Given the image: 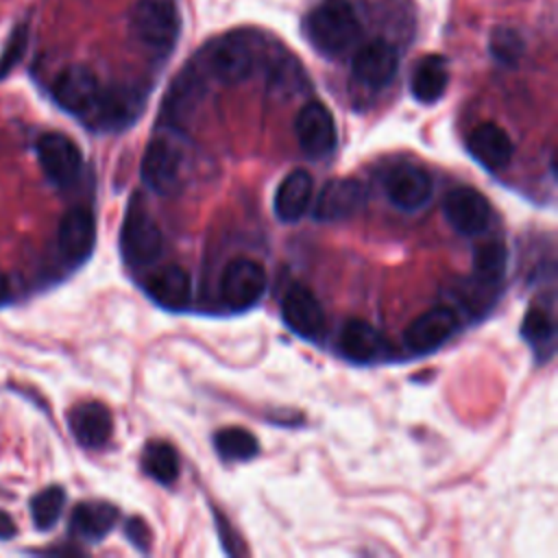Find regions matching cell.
Here are the masks:
<instances>
[{"instance_id":"obj_1","label":"cell","mask_w":558,"mask_h":558,"mask_svg":"<svg viewBox=\"0 0 558 558\" xmlns=\"http://www.w3.org/2000/svg\"><path fill=\"white\" fill-rule=\"evenodd\" d=\"M360 31V20L349 0H323L305 17L310 44L327 57L349 50L357 41Z\"/></svg>"},{"instance_id":"obj_2","label":"cell","mask_w":558,"mask_h":558,"mask_svg":"<svg viewBox=\"0 0 558 558\" xmlns=\"http://www.w3.org/2000/svg\"><path fill=\"white\" fill-rule=\"evenodd\" d=\"M131 33L148 50H172L181 33L177 0H137L131 11Z\"/></svg>"},{"instance_id":"obj_3","label":"cell","mask_w":558,"mask_h":558,"mask_svg":"<svg viewBox=\"0 0 558 558\" xmlns=\"http://www.w3.org/2000/svg\"><path fill=\"white\" fill-rule=\"evenodd\" d=\"M120 248L131 266H146L161 257L163 235L155 218L142 207L131 205L120 233Z\"/></svg>"},{"instance_id":"obj_4","label":"cell","mask_w":558,"mask_h":558,"mask_svg":"<svg viewBox=\"0 0 558 558\" xmlns=\"http://www.w3.org/2000/svg\"><path fill=\"white\" fill-rule=\"evenodd\" d=\"M37 159L44 174L59 187L72 185L83 168L81 148L59 131H48L37 140Z\"/></svg>"},{"instance_id":"obj_5","label":"cell","mask_w":558,"mask_h":558,"mask_svg":"<svg viewBox=\"0 0 558 558\" xmlns=\"http://www.w3.org/2000/svg\"><path fill=\"white\" fill-rule=\"evenodd\" d=\"M140 172L155 194H172L181 183L183 150L168 137H155L144 150Z\"/></svg>"},{"instance_id":"obj_6","label":"cell","mask_w":558,"mask_h":558,"mask_svg":"<svg viewBox=\"0 0 558 558\" xmlns=\"http://www.w3.org/2000/svg\"><path fill=\"white\" fill-rule=\"evenodd\" d=\"M266 290V270L259 262L235 257L227 264L220 277V296L231 310L255 305Z\"/></svg>"},{"instance_id":"obj_7","label":"cell","mask_w":558,"mask_h":558,"mask_svg":"<svg viewBox=\"0 0 558 558\" xmlns=\"http://www.w3.org/2000/svg\"><path fill=\"white\" fill-rule=\"evenodd\" d=\"M294 133L301 150L312 159H323L336 148V122L323 102L312 100L299 109L294 118Z\"/></svg>"},{"instance_id":"obj_8","label":"cell","mask_w":558,"mask_h":558,"mask_svg":"<svg viewBox=\"0 0 558 558\" xmlns=\"http://www.w3.org/2000/svg\"><path fill=\"white\" fill-rule=\"evenodd\" d=\"M100 94L96 74L85 65H68L52 83V98L72 116L92 113Z\"/></svg>"},{"instance_id":"obj_9","label":"cell","mask_w":558,"mask_h":558,"mask_svg":"<svg viewBox=\"0 0 558 558\" xmlns=\"http://www.w3.org/2000/svg\"><path fill=\"white\" fill-rule=\"evenodd\" d=\"M366 203V190L357 179H331L327 181L316 201L312 216L318 222H338L355 216Z\"/></svg>"},{"instance_id":"obj_10","label":"cell","mask_w":558,"mask_h":558,"mask_svg":"<svg viewBox=\"0 0 558 558\" xmlns=\"http://www.w3.org/2000/svg\"><path fill=\"white\" fill-rule=\"evenodd\" d=\"M399 70V52L395 46H390L384 39H371L366 41L351 61V72L357 83L381 89L386 87Z\"/></svg>"},{"instance_id":"obj_11","label":"cell","mask_w":558,"mask_h":558,"mask_svg":"<svg viewBox=\"0 0 558 558\" xmlns=\"http://www.w3.org/2000/svg\"><path fill=\"white\" fill-rule=\"evenodd\" d=\"M442 211L449 225L462 235H477L486 231L490 220L488 201L473 187L460 185L447 192L442 201Z\"/></svg>"},{"instance_id":"obj_12","label":"cell","mask_w":558,"mask_h":558,"mask_svg":"<svg viewBox=\"0 0 558 558\" xmlns=\"http://www.w3.org/2000/svg\"><path fill=\"white\" fill-rule=\"evenodd\" d=\"M283 323L301 338L314 340L325 331V312L307 286L294 283L281 299Z\"/></svg>"},{"instance_id":"obj_13","label":"cell","mask_w":558,"mask_h":558,"mask_svg":"<svg viewBox=\"0 0 558 558\" xmlns=\"http://www.w3.org/2000/svg\"><path fill=\"white\" fill-rule=\"evenodd\" d=\"M458 329V314L449 305H436L416 316L405 329V344L416 353H427L445 344Z\"/></svg>"},{"instance_id":"obj_14","label":"cell","mask_w":558,"mask_h":558,"mask_svg":"<svg viewBox=\"0 0 558 558\" xmlns=\"http://www.w3.org/2000/svg\"><path fill=\"white\" fill-rule=\"evenodd\" d=\"M386 194L395 207L403 211H416L432 198L434 183L423 168L414 163H401L388 172Z\"/></svg>"},{"instance_id":"obj_15","label":"cell","mask_w":558,"mask_h":558,"mask_svg":"<svg viewBox=\"0 0 558 558\" xmlns=\"http://www.w3.org/2000/svg\"><path fill=\"white\" fill-rule=\"evenodd\" d=\"M96 242V220L87 207H72L63 214L57 231V244L68 262H83L89 257Z\"/></svg>"},{"instance_id":"obj_16","label":"cell","mask_w":558,"mask_h":558,"mask_svg":"<svg viewBox=\"0 0 558 558\" xmlns=\"http://www.w3.org/2000/svg\"><path fill=\"white\" fill-rule=\"evenodd\" d=\"M209 65L220 83L235 85L251 76L255 57L248 41L242 35H229L211 50Z\"/></svg>"},{"instance_id":"obj_17","label":"cell","mask_w":558,"mask_h":558,"mask_svg":"<svg viewBox=\"0 0 558 558\" xmlns=\"http://www.w3.org/2000/svg\"><path fill=\"white\" fill-rule=\"evenodd\" d=\"M469 150L484 168L501 170L510 163L514 146L499 124L482 122L469 135Z\"/></svg>"},{"instance_id":"obj_18","label":"cell","mask_w":558,"mask_h":558,"mask_svg":"<svg viewBox=\"0 0 558 558\" xmlns=\"http://www.w3.org/2000/svg\"><path fill=\"white\" fill-rule=\"evenodd\" d=\"M70 429L83 447L100 449L111 438V412L98 401L81 403L70 412Z\"/></svg>"},{"instance_id":"obj_19","label":"cell","mask_w":558,"mask_h":558,"mask_svg":"<svg viewBox=\"0 0 558 558\" xmlns=\"http://www.w3.org/2000/svg\"><path fill=\"white\" fill-rule=\"evenodd\" d=\"M314 194V181L307 170H292L283 177L275 192V216L281 222H296L310 207Z\"/></svg>"},{"instance_id":"obj_20","label":"cell","mask_w":558,"mask_h":558,"mask_svg":"<svg viewBox=\"0 0 558 558\" xmlns=\"http://www.w3.org/2000/svg\"><path fill=\"white\" fill-rule=\"evenodd\" d=\"M447 85H449V68L445 57L427 54L414 65L410 76V92L418 102L432 105L440 100Z\"/></svg>"},{"instance_id":"obj_21","label":"cell","mask_w":558,"mask_h":558,"mask_svg":"<svg viewBox=\"0 0 558 558\" xmlns=\"http://www.w3.org/2000/svg\"><path fill=\"white\" fill-rule=\"evenodd\" d=\"M338 342L342 353L353 362H373L386 351V344L379 331L362 318L347 320L340 329Z\"/></svg>"},{"instance_id":"obj_22","label":"cell","mask_w":558,"mask_h":558,"mask_svg":"<svg viewBox=\"0 0 558 558\" xmlns=\"http://www.w3.org/2000/svg\"><path fill=\"white\" fill-rule=\"evenodd\" d=\"M146 292L163 307L179 310L190 301L192 281L185 268L181 266H163L161 270L153 272L146 281Z\"/></svg>"},{"instance_id":"obj_23","label":"cell","mask_w":558,"mask_h":558,"mask_svg":"<svg viewBox=\"0 0 558 558\" xmlns=\"http://www.w3.org/2000/svg\"><path fill=\"white\" fill-rule=\"evenodd\" d=\"M118 521V508L107 501H83L70 517V530L83 541H100Z\"/></svg>"},{"instance_id":"obj_24","label":"cell","mask_w":558,"mask_h":558,"mask_svg":"<svg viewBox=\"0 0 558 558\" xmlns=\"http://www.w3.org/2000/svg\"><path fill=\"white\" fill-rule=\"evenodd\" d=\"M142 109V94L129 85H116L107 92L100 89L92 113L105 124H124Z\"/></svg>"},{"instance_id":"obj_25","label":"cell","mask_w":558,"mask_h":558,"mask_svg":"<svg viewBox=\"0 0 558 558\" xmlns=\"http://www.w3.org/2000/svg\"><path fill=\"white\" fill-rule=\"evenodd\" d=\"M508 248L501 240L482 242L473 253V272L484 283H495L506 275Z\"/></svg>"},{"instance_id":"obj_26","label":"cell","mask_w":558,"mask_h":558,"mask_svg":"<svg viewBox=\"0 0 558 558\" xmlns=\"http://www.w3.org/2000/svg\"><path fill=\"white\" fill-rule=\"evenodd\" d=\"M144 471L159 484H172L179 477V458L168 442H150L142 458Z\"/></svg>"},{"instance_id":"obj_27","label":"cell","mask_w":558,"mask_h":558,"mask_svg":"<svg viewBox=\"0 0 558 558\" xmlns=\"http://www.w3.org/2000/svg\"><path fill=\"white\" fill-rule=\"evenodd\" d=\"M214 445H216L218 453L229 460H248V458L257 456V451H259L257 438L248 429H242V427H225V429L216 432Z\"/></svg>"},{"instance_id":"obj_28","label":"cell","mask_w":558,"mask_h":558,"mask_svg":"<svg viewBox=\"0 0 558 558\" xmlns=\"http://www.w3.org/2000/svg\"><path fill=\"white\" fill-rule=\"evenodd\" d=\"M65 506V490L61 486H48L31 501V517L37 530H50L59 521Z\"/></svg>"},{"instance_id":"obj_29","label":"cell","mask_w":558,"mask_h":558,"mask_svg":"<svg viewBox=\"0 0 558 558\" xmlns=\"http://www.w3.org/2000/svg\"><path fill=\"white\" fill-rule=\"evenodd\" d=\"M521 336L532 344V347H549L554 342L556 336V327H554V318L541 310V307H532L521 325Z\"/></svg>"},{"instance_id":"obj_30","label":"cell","mask_w":558,"mask_h":558,"mask_svg":"<svg viewBox=\"0 0 558 558\" xmlns=\"http://www.w3.org/2000/svg\"><path fill=\"white\" fill-rule=\"evenodd\" d=\"M490 52L501 63H514L523 54V39L512 28H495L490 35Z\"/></svg>"},{"instance_id":"obj_31","label":"cell","mask_w":558,"mask_h":558,"mask_svg":"<svg viewBox=\"0 0 558 558\" xmlns=\"http://www.w3.org/2000/svg\"><path fill=\"white\" fill-rule=\"evenodd\" d=\"M26 44H28V31H26L24 24H20V26L11 33V37H9V41H7V48H4V52L0 54V78L7 76V74L15 68V63L22 59V54H24V50H26Z\"/></svg>"},{"instance_id":"obj_32","label":"cell","mask_w":558,"mask_h":558,"mask_svg":"<svg viewBox=\"0 0 558 558\" xmlns=\"http://www.w3.org/2000/svg\"><path fill=\"white\" fill-rule=\"evenodd\" d=\"M126 536L131 538V543H133L135 547H142V549L148 547V530H146V525H144L142 519H129V523H126Z\"/></svg>"},{"instance_id":"obj_33","label":"cell","mask_w":558,"mask_h":558,"mask_svg":"<svg viewBox=\"0 0 558 558\" xmlns=\"http://www.w3.org/2000/svg\"><path fill=\"white\" fill-rule=\"evenodd\" d=\"M13 534H15L13 519L0 510V538H11Z\"/></svg>"},{"instance_id":"obj_34","label":"cell","mask_w":558,"mask_h":558,"mask_svg":"<svg viewBox=\"0 0 558 558\" xmlns=\"http://www.w3.org/2000/svg\"><path fill=\"white\" fill-rule=\"evenodd\" d=\"M9 294H11V288H9V279H7V275L0 270V305L9 301Z\"/></svg>"}]
</instances>
